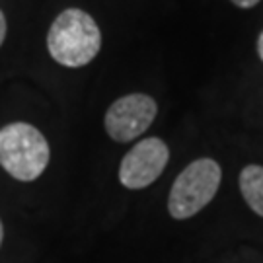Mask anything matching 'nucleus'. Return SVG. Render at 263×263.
<instances>
[{
  "label": "nucleus",
  "mask_w": 263,
  "mask_h": 263,
  "mask_svg": "<svg viewBox=\"0 0 263 263\" xmlns=\"http://www.w3.org/2000/svg\"><path fill=\"white\" fill-rule=\"evenodd\" d=\"M47 49L59 65L80 68L90 65L98 57L102 49V31L88 12L66 8L49 28Z\"/></svg>",
  "instance_id": "obj_1"
},
{
  "label": "nucleus",
  "mask_w": 263,
  "mask_h": 263,
  "mask_svg": "<svg viewBox=\"0 0 263 263\" xmlns=\"http://www.w3.org/2000/svg\"><path fill=\"white\" fill-rule=\"evenodd\" d=\"M49 142L37 127L24 121L0 129V166L18 181H35L49 166Z\"/></svg>",
  "instance_id": "obj_2"
},
{
  "label": "nucleus",
  "mask_w": 263,
  "mask_h": 263,
  "mask_svg": "<svg viewBox=\"0 0 263 263\" xmlns=\"http://www.w3.org/2000/svg\"><path fill=\"white\" fill-rule=\"evenodd\" d=\"M222 170L213 158H199L179 174L170 189L168 211L176 220L195 216L215 199Z\"/></svg>",
  "instance_id": "obj_3"
},
{
  "label": "nucleus",
  "mask_w": 263,
  "mask_h": 263,
  "mask_svg": "<svg viewBox=\"0 0 263 263\" xmlns=\"http://www.w3.org/2000/svg\"><path fill=\"white\" fill-rule=\"evenodd\" d=\"M158 113V105L146 94H127L115 100L104 117V127L115 142L139 139L151 127Z\"/></svg>",
  "instance_id": "obj_4"
},
{
  "label": "nucleus",
  "mask_w": 263,
  "mask_h": 263,
  "mask_svg": "<svg viewBox=\"0 0 263 263\" xmlns=\"http://www.w3.org/2000/svg\"><path fill=\"white\" fill-rule=\"evenodd\" d=\"M170 160L168 144L158 139H142L127 152L119 166V181L127 189H144L162 176Z\"/></svg>",
  "instance_id": "obj_5"
},
{
  "label": "nucleus",
  "mask_w": 263,
  "mask_h": 263,
  "mask_svg": "<svg viewBox=\"0 0 263 263\" xmlns=\"http://www.w3.org/2000/svg\"><path fill=\"white\" fill-rule=\"evenodd\" d=\"M240 191L255 215L263 216V166H246L240 172Z\"/></svg>",
  "instance_id": "obj_6"
},
{
  "label": "nucleus",
  "mask_w": 263,
  "mask_h": 263,
  "mask_svg": "<svg viewBox=\"0 0 263 263\" xmlns=\"http://www.w3.org/2000/svg\"><path fill=\"white\" fill-rule=\"evenodd\" d=\"M6 31H8V24H6V16H4V12L0 10V47H2V43H4V39H6Z\"/></svg>",
  "instance_id": "obj_7"
},
{
  "label": "nucleus",
  "mask_w": 263,
  "mask_h": 263,
  "mask_svg": "<svg viewBox=\"0 0 263 263\" xmlns=\"http://www.w3.org/2000/svg\"><path fill=\"white\" fill-rule=\"evenodd\" d=\"M238 8H254L255 4H259V0H230Z\"/></svg>",
  "instance_id": "obj_8"
},
{
  "label": "nucleus",
  "mask_w": 263,
  "mask_h": 263,
  "mask_svg": "<svg viewBox=\"0 0 263 263\" xmlns=\"http://www.w3.org/2000/svg\"><path fill=\"white\" fill-rule=\"evenodd\" d=\"M257 55L263 61V31L259 33V37H257Z\"/></svg>",
  "instance_id": "obj_9"
},
{
  "label": "nucleus",
  "mask_w": 263,
  "mask_h": 263,
  "mask_svg": "<svg viewBox=\"0 0 263 263\" xmlns=\"http://www.w3.org/2000/svg\"><path fill=\"white\" fill-rule=\"evenodd\" d=\"M2 240H4V226H2V220H0V246H2Z\"/></svg>",
  "instance_id": "obj_10"
}]
</instances>
